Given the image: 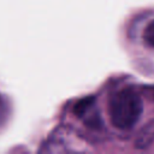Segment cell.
<instances>
[{
    "mask_svg": "<svg viewBox=\"0 0 154 154\" xmlns=\"http://www.w3.org/2000/svg\"><path fill=\"white\" fill-rule=\"evenodd\" d=\"M142 108L141 96L131 88L118 90L109 97V118L112 124L118 129H131L140 119Z\"/></svg>",
    "mask_w": 154,
    "mask_h": 154,
    "instance_id": "6da1fadb",
    "label": "cell"
},
{
    "mask_svg": "<svg viewBox=\"0 0 154 154\" xmlns=\"http://www.w3.org/2000/svg\"><path fill=\"white\" fill-rule=\"evenodd\" d=\"M73 112L81 120H83L85 125L94 128V129L101 126V118H100V113L96 107L95 97L88 96V97L79 100L75 105Z\"/></svg>",
    "mask_w": 154,
    "mask_h": 154,
    "instance_id": "7a4b0ae2",
    "label": "cell"
},
{
    "mask_svg": "<svg viewBox=\"0 0 154 154\" xmlns=\"http://www.w3.org/2000/svg\"><path fill=\"white\" fill-rule=\"evenodd\" d=\"M154 138V124H148L146 129L143 130V134L138 136L137 146L138 147H146L148 143Z\"/></svg>",
    "mask_w": 154,
    "mask_h": 154,
    "instance_id": "3957f363",
    "label": "cell"
},
{
    "mask_svg": "<svg viewBox=\"0 0 154 154\" xmlns=\"http://www.w3.org/2000/svg\"><path fill=\"white\" fill-rule=\"evenodd\" d=\"M143 36H144V40L147 41V43H149L150 46H154V20L147 25Z\"/></svg>",
    "mask_w": 154,
    "mask_h": 154,
    "instance_id": "277c9868",
    "label": "cell"
},
{
    "mask_svg": "<svg viewBox=\"0 0 154 154\" xmlns=\"http://www.w3.org/2000/svg\"><path fill=\"white\" fill-rule=\"evenodd\" d=\"M144 91L148 95V97H150L152 100H154V85H150V87L144 88Z\"/></svg>",
    "mask_w": 154,
    "mask_h": 154,
    "instance_id": "5b68a950",
    "label": "cell"
}]
</instances>
